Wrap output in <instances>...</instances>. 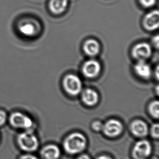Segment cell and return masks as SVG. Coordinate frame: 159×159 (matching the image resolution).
<instances>
[{
  "mask_svg": "<svg viewBox=\"0 0 159 159\" xmlns=\"http://www.w3.org/2000/svg\"><path fill=\"white\" fill-rule=\"evenodd\" d=\"M87 139L79 132L71 133L65 139L63 148L69 155H76L83 153L87 147Z\"/></svg>",
  "mask_w": 159,
  "mask_h": 159,
  "instance_id": "cell-1",
  "label": "cell"
},
{
  "mask_svg": "<svg viewBox=\"0 0 159 159\" xmlns=\"http://www.w3.org/2000/svg\"><path fill=\"white\" fill-rule=\"evenodd\" d=\"M17 144L22 151L32 153L39 147V141L37 136L30 130L20 134L17 138Z\"/></svg>",
  "mask_w": 159,
  "mask_h": 159,
  "instance_id": "cell-2",
  "label": "cell"
},
{
  "mask_svg": "<svg viewBox=\"0 0 159 159\" xmlns=\"http://www.w3.org/2000/svg\"><path fill=\"white\" fill-rule=\"evenodd\" d=\"M62 84L65 91L71 96H77L82 92V81L77 75H67L64 78Z\"/></svg>",
  "mask_w": 159,
  "mask_h": 159,
  "instance_id": "cell-3",
  "label": "cell"
},
{
  "mask_svg": "<svg viewBox=\"0 0 159 159\" xmlns=\"http://www.w3.org/2000/svg\"><path fill=\"white\" fill-rule=\"evenodd\" d=\"M152 152V146L146 140L139 141L134 144L131 150V157L133 159H147Z\"/></svg>",
  "mask_w": 159,
  "mask_h": 159,
  "instance_id": "cell-4",
  "label": "cell"
},
{
  "mask_svg": "<svg viewBox=\"0 0 159 159\" xmlns=\"http://www.w3.org/2000/svg\"><path fill=\"white\" fill-rule=\"evenodd\" d=\"M9 120L11 125L16 128L30 130L33 125L32 120L30 117L20 112H15L11 114Z\"/></svg>",
  "mask_w": 159,
  "mask_h": 159,
  "instance_id": "cell-5",
  "label": "cell"
},
{
  "mask_svg": "<svg viewBox=\"0 0 159 159\" xmlns=\"http://www.w3.org/2000/svg\"><path fill=\"white\" fill-rule=\"evenodd\" d=\"M123 130V125L120 120L110 119L104 124L102 131L108 138H115L120 135Z\"/></svg>",
  "mask_w": 159,
  "mask_h": 159,
  "instance_id": "cell-6",
  "label": "cell"
},
{
  "mask_svg": "<svg viewBox=\"0 0 159 159\" xmlns=\"http://www.w3.org/2000/svg\"><path fill=\"white\" fill-rule=\"evenodd\" d=\"M101 71V65L98 61L93 59L84 62L82 67V72L85 77L94 78L99 75Z\"/></svg>",
  "mask_w": 159,
  "mask_h": 159,
  "instance_id": "cell-7",
  "label": "cell"
},
{
  "mask_svg": "<svg viewBox=\"0 0 159 159\" xmlns=\"http://www.w3.org/2000/svg\"><path fill=\"white\" fill-rule=\"evenodd\" d=\"M152 52V48L149 44L146 43H141L134 47L132 55L136 60L144 61L151 57Z\"/></svg>",
  "mask_w": 159,
  "mask_h": 159,
  "instance_id": "cell-8",
  "label": "cell"
},
{
  "mask_svg": "<svg viewBox=\"0 0 159 159\" xmlns=\"http://www.w3.org/2000/svg\"><path fill=\"white\" fill-rule=\"evenodd\" d=\"M131 133L135 137L143 138L148 135V127L146 122L140 120H134L130 125Z\"/></svg>",
  "mask_w": 159,
  "mask_h": 159,
  "instance_id": "cell-9",
  "label": "cell"
},
{
  "mask_svg": "<svg viewBox=\"0 0 159 159\" xmlns=\"http://www.w3.org/2000/svg\"><path fill=\"white\" fill-rule=\"evenodd\" d=\"M143 26L148 30L153 31L159 26V12L157 10L148 13L143 19Z\"/></svg>",
  "mask_w": 159,
  "mask_h": 159,
  "instance_id": "cell-10",
  "label": "cell"
},
{
  "mask_svg": "<svg viewBox=\"0 0 159 159\" xmlns=\"http://www.w3.org/2000/svg\"><path fill=\"white\" fill-rule=\"evenodd\" d=\"M40 154L42 159H59L61 151L56 144H48L41 149Z\"/></svg>",
  "mask_w": 159,
  "mask_h": 159,
  "instance_id": "cell-11",
  "label": "cell"
},
{
  "mask_svg": "<svg viewBox=\"0 0 159 159\" xmlns=\"http://www.w3.org/2000/svg\"><path fill=\"white\" fill-rule=\"evenodd\" d=\"M82 99L86 106L93 107L99 101V96L96 91L91 89H86L82 93Z\"/></svg>",
  "mask_w": 159,
  "mask_h": 159,
  "instance_id": "cell-12",
  "label": "cell"
},
{
  "mask_svg": "<svg viewBox=\"0 0 159 159\" xmlns=\"http://www.w3.org/2000/svg\"><path fill=\"white\" fill-rule=\"evenodd\" d=\"M134 71L139 77L144 80L149 79L152 75L151 66L145 61H139L134 66Z\"/></svg>",
  "mask_w": 159,
  "mask_h": 159,
  "instance_id": "cell-13",
  "label": "cell"
},
{
  "mask_svg": "<svg viewBox=\"0 0 159 159\" xmlns=\"http://www.w3.org/2000/svg\"><path fill=\"white\" fill-rule=\"evenodd\" d=\"M83 50L86 55L90 57H95L99 53L100 45L98 41L94 39H90L84 43Z\"/></svg>",
  "mask_w": 159,
  "mask_h": 159,
  "instance_id": "cell-14",
  "label": "cell"
},
{
  "mask_svg": "<svg viewBox=\"0 0 159 159\" xmlns=\"http://www.w3.org/2000/svg\"><path fill=\"white\" fill-rule=\"evenodd\" d=\"M68 3L69 0H50V10L55 14H60L66 10Z\"/></svg>",
  "mask_w": 159,
  "mask_h": 159,
  "instance_id": "cell-15",
  "label": "cell"
},
{
  "mask_svg": "<svg viewBox=\"0 0 159 159\" xmlns=\"http://www.w3.org/2000/svg\"><path fill=\"white\" fill-rule=\"evenodd\" d=\"M20 32L22 34L25 35L26 36H32L34 34L35 32V28L33 25L32 24H23L20 27Z\"/></svg>",
  "mask_w": 159,
  "mask_h": 159,
  "instance_id": "cell-16",
  "label": "cell"
},
{
  "mask_svg": "<svg viewBox=\"0 0 159 159\" xmlns=\"http://www.w3.org/2000/svg\"><path fill=\"white\" fill-rule=\"evenodd\" d=\"M159 102L158 101L152 102L149 106L148 110L151 116L158 119L159 116Z\"/></svg>",
  "mask_w": 159,
  "mask_h": 159,
  "instance_id": "cell-17",
  "label": "cell"
},
{
  "mask_svg": "<svg viewBox=\"0 0 159 159\" xmlns=\"http://www.w3.org/2000/svg\"><path fill=\"white\" fill-rule=\"evenodd\" d=\"M151 134L152 137L155 139H158L159 138V126L158 123H155L152 126L151 129Z\"/></svg>",
  "mask_w": 159,
  "mask_h": 159,
  "instance_id": "cell-18",
  "label": "cell"
},
{
  "mask_svg": "<svg viewBox=\"0 0 159 159\" xmlns=\"http://www.w3.org/2000/svg\"><path fill=\"white\" fill-rule=\"evenodd\" d=\"M140 2L142 6L146 8H149L155 4L156 0H140Z\"/></svg>",
  "mask_w": 159,
  "mask_h": 159,
  "instance_id": "cell-19",
  "label": "cell"
},
{
  "mask_svg": "<svg viewBox=\"0 0 159 159\" xmlns=\"http://www.w3.org/2000/svg\"><path fill=\"white\" fill-rule=\"evenodd\" d=\"M103 125L100 121H95L92 125V128L95 131H100L102 130Z\"/></svg>",
  "mask_w": 159,
  "mask_h": 159,
  "instance_id": "cell-20",
  "label": "cell"
},
{
  "mask_svg": "<svg viewBox=\"0 0 159 159\" xmlns=\"http://www.w3.org/2000/svg\"><path fill=\"white\" fill-rule=\"evenodd\" d=\"M7 120V115L5 112L0 110V125H3Z\"/></svg>",
  "mask_w": 159,
  "mask_h": 159,
  "instance_id": "cell-21",
  "label": "cell"
},
{
  "mask_svg": "<svg viewBox=\"0 0 159 159\" xmlns=\"http://www.w3.org/2000/svg\"><path fill=\"white\" fill-rule=\"evenodd\" d=\"M19 159H39L34 155L30 154H26L24 155H21Z\"/></svg>",
  "mask_w": 159,
  "mask_h": 159,
  "instance_id": "cell-22",
  "label": "cell"
},
{
  "mask_svg": "<svg viewBox=\"0 0 159 159\" xmlns=\"http://www.w3.org/2000/svg\"><path fill=\"white\" fill-rule=\"evenodd\" d=\"M152 42H153V45L155 46L156 48H158L159 45V35H157V36H155V37H154Z\"/></svg>",
  "mask_w": 159,
  "mask_h": 159,
  "instance_id": "cell-23",
  "label": "cell"
},
{
  "mask_svg": "<svg viewBox=\"0 0 159 159\" xmlns=\"http://www.w3.org/2000/svg\"><path fill=\"white\" fill-rule=\"evenodd\" d=\"M76 159H91L90 157L86 154H82L78 156Z\"/></svg>",
  "mask_w": 159,
  "mask_h": 159,
  "instance_id": "cell-24",
  "label": "cell"
},
{
  "mask_svg": "<svg viewBox=\"0 0 159 159\" xmlns=\"http://www.w3.org/2000/svg\"><path fill=\"white\" fill-rule=\"evenodd\" d=\"M96 159H112V158L107 155H101Z\"/></svg>",
  "mask_w": 159,
  "mask_h": 159,
  "instance_id": "cell-25",
  "label": "cell"
}]
</instances>
